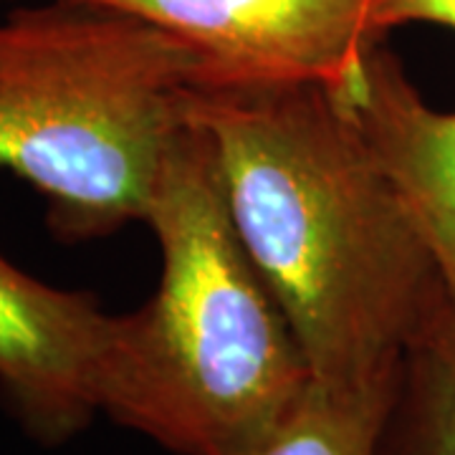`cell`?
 Returning a JSON list of instances; mask_svg holds the SVG:
<instances>
[{
	"instance_id": "cell-8",
	"label": "cell",
	"mask_w": 455,
	"mask_h": 455,
	"mask_svg": "<svg viewBox=\"0 0 455 455\" xmlns=\"http://www.w3.org/2000/svg\"><path fill=\"white\" fill-rule=\"evenodd\" d=\"M397 377L334 385L311 377L256 455H377Z\"/></svg>"
},
{
	"instance_id": "cell-5",
	"label": "cell",
	"mask_w": 455,
	"mask_h": 455,
	"mask_svg": "<svg viewBox=\"0 0 455 455\" xmlns=\"http://www.w3.org/2000/svg\"><path fill=\"white\" fill-rule=\"evenodd\" d=\"M112 322L94 293L49 286L0 256V403L38 445L59 448L101 415Z\"/></svg>"
},
{
	"instance_id": "cell-7",
	"label": "cell",
	"mask_w": 455,
	"mask_h": 455,
	"mask_svg": "<svg viewBox=\"0 0 455 455\" xmlns=\"http://www.w3.org/2000/svg\"><path fill=\"white\" fill-rule=\"evenodd\" d=\"M377 455H455V314L445 291L407 344Z\"/></svg>"
},
{
	"instance_id": "cell-2",
	"label": "cell",
	"mask_w": 455,
	"mask_h": 455,
	"mask_svg": "<svg viewBox=\"0 0 455 455\" xmlns=\"http://www.w3.org/2000/svg\"><path fill=\"white\" fill-rule=\"evenodd\" d=\"M163 271L114 316L99 410L175 455H256L311 372L228 208L211 137L172 140L147 208Z\"/></svg>"
},
{
	"instance_id": "cell-1",
	"label": "cell",
	"mask_w": 455,
	"mask_h": 455,
	"mask_svg": "<svg viewBox=\"0 0 455 455\" xmlns=\"http://www.w3.org/2000/svg\"><path fill=\"white\" fill-rule=\"evenodd\" d=\"M188 116L311 377H395L443 286L347 101L319 82L197 84Z\"/></svg>"
},
{
	"instance_id": "cell-4",
	"label": "cell",
	"mask_w": 455,
	"mask_h": 455,
	"mask_svg": "<svg viewBox=\"0 0 455 455\" xmlns=\"http://www.w3.org/2000/svg\"><path fill=\"white\" fill-rule=\"evenodd\" d=\"M147 20L196 51L208 79L319 82L344 94L387 28L382 0H79Z\"/></svg>"
},
{
	"instance_id": "cell-6",
	"label": "cell",
	"mask_w": 455,
	"mask_h": 455,
	"mask_svg": "<svg viewBox=\"0 0 455 455\" xmlns=\"http://www.w3.org/2000/svg\"><path fill=\"white\" fill-rule=\"evenodd\" d=\"M339 97L390 175L455 314V112L433 109L382 44Z\"/></svg>"
},
{
	"instance_id": "cell-9",
	"label": "cell",
	"mask_w": 455,
	"mask_h": 455,
	"mask_svg": "<svg viewBox=\"0 0 455 455\" xmlns=\"http://www.w3.org/2000/svg\"><path fill=\"white\" fill-rule=\"evenodd\" d=\"M379 18L387 31L403 23H435L455 31V0H382Z\"/></svg>"
},
{
	"instance_id": "cell-3",
	"label": "cell",
	"mask_w": 455,
	"mask_h": 455,
	"mask_svg": "<svg viewBox=\"0 0 455 455\" xmlns=\"http://www.w3.org/2000/svg\"><path fill=\"white\" fill-rule=\"evenodd\" d=\"M208 79L190 46L79 0L0 20V170L49 203L64 241L145 220L190 94Z\"/></svg>"
}]
</instances>
